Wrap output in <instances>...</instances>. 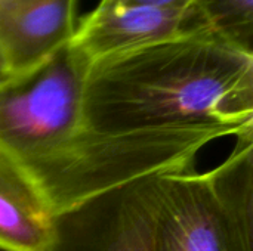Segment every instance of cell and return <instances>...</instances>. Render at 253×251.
Here are the masks:
<instances>
[{
    "label": "cell",
    "instance_id": "obj_1",
    "mask_svg": "<svg viewBox=\"0 0 253 251\" xmlns=\"http://www.w3.org/2000/svg\"><path fill=\"white\" fill-rule=\"evenodd\" d=\"M84 127L129 133L190 126L253 130V55L213 31L89 64Z\"/></svg>",
    "mask_w": 253,
    "mask_h": 251
},
{
    "label": "cell",
    "instance_id": "obj_2",
    "mask_svg": "<svg viewBox=\"0 0 253 251\" xmlns=\"http://www.w3.org/2000/svg\"><path fill=\"white\" fill-rule=\"evenodd\" d=\"M253 130L209 172L154 178L150 251H253Z\"/></svg>",
    "mask_w": 253,
    "mask_h": 251
},
{
    "label": "cell",
    "instance_id": "obj_3",
    "mask_svg": "<svg viewBox=\"0 0 253 251\" xmlns=\"http://www.w3.org/2000/svg\"><path fill=\"white\" fill-rule=\"evenodd\" d=\"M89 62L71 43L34 70L0 86V149L21 169L34 167L84 130Z\"/></svg>",
    "mask_w": 253,
    "mask_h": 251
},
{
    "label": "cell",
    "instance_id": "obj_4",
    "mask_svg": "<svg viewBox=\"0 0 253 251\" xmlns=\"http://www.w3.org/2000/svg\"><path fill=\"white\" fill-rule=\"evenodd\" d=\"M154 178L135 180L58 215L47 251H150Z\"/></svg>",
    "mask_w": 253,
    "mask_h": 251
},
{
    "label": "cell",
    "instance_id": "obj_5",
    "mask_svg": "<svg viewBox=\"0 0 253 251\" xmlns=\"http://www.w3.org/2000/svg\"><path fill=\"white\" fill-rule=\"evenodd\" d=\"M203 31L212 30L199 7L96 6L76 25L70 43L92 64L104 58Z\"/></svg>",
    "mask_w": 253,
    "mask_h": 251
},
{
    "label": "cell",
    "instance_id": "obj_6",
    "mask_svg": "<svg viewBox=\"0 0 253 251\" xmlns=\"http://www.w3.org/2000/svg\"><path fill=\"white\" fill-rule=\"evenodd\" d=\"M77 0H10L0 10V44L12 75L28 72L67 46Z\"/></svg>",
    "mask_w": 253,
    "mask_h": 251
},
{
    "label": "cell",
    "instance_id": "obj_7",
    "mask_svg": "<svg viewBox=\"0 0 253 251\" xmlns=\"http://www.w3.org/2000/svg\"><path fill=\"white\" fill-rule=\"evenodd\" d=\"M55 216L25 172L0 149V250L47 251Z\"/></svg>",
    "mask_w": 253,
    "mask_h": 251
},
{
    "label": "cell",
    "instance_id": "obj_8",
    "mask_svg": "<svg viewBox=\"0 0 253 251\" xmlns=\"http://www.w3.org/2000/svg\"><path fill=\"white\" fill-rule=\"evenodd\" d=\"M211 30L253 55V0H197Z\"/></svg>",
    "mask_w": 253,
    "mask_h": 251
},
{
    "label": "cell",
    "instance_id": "obj_9",
    "mask_svg": "<svg viewBox=\"0 0 253 251\" xmlns=\"http://www.w3.org/2000/svg\"><path fill=\"white\" fill-rule=\"evenodd\" d=\"M98 6H127V7H154V9L199 7L197 0H101Z\"/></svg>",
    "mask_w": 253,
    "mask_h": 251
},
{
    "label": "cell",
    "instance_id": "obj_10",
    "mask_svg": "<svg viewBox=\"0 0 253 251\" xmlns=\"http://www.w3.org/2000/svg\"><path fill=\"white\" fill-rule=\"evenodd\" d=\"M12 77H13V75H12L10 71H9V67H7L4 53H3V49H1V44H0V86H1L3 83H6L9 78H12Z\"/></svg>",
    "mask_w": 253,
    "mask_h": 251
},
{
    "label": "cell",
    "instance_id": "obj_11",
    "mask_svg": "<svg viewBox=\"0 0 253 251\" xmlns=\"http://www.w3.org/2000/svg\"><path fill=\"white\" fill-rule=\"evenodd\" d=\"M10 0H0V10H3L6 7V4L9 3Z\"/></svg>",
    "mask_w": 253,
    "mask_h": 251
}]
</instances>
